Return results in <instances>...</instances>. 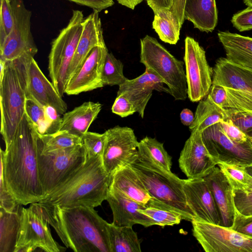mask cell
Returning a JSON list of instances; mask_svg holds the SVG:
<instances>
[{
  "label": "cell",
  "mask_w": 252,
  "mask_h": 252,
  "mask_svg": "<svg viewBox=\"0 0 252 252\" xmlns=\"http://www.w3.org/2000/svg\"><path fill=\"white\" fill-rule=\"evenodd\" d=\"M244 2L248 7H252V0H244Z\"/></svg>",
  "instance_id": "obj_54"
},
{
  "label": "cell",
  "mask_w": 252,
  "mask_h": 252,
  "mask_svg": "<svg viewBox=\"0 0 252 252\" xmlns=\"http://www.w3.org/2000/svg\"><path fill=\"white\" fill-rule=\"evenodd\" d=\"M187 204L193 219L220 225V212L213 194L204 178L183 179Z\"/></svg>",
  "instance_id": "obj_18"
},
{
  "label": "cell",
  "mask_w": 252,
  "mask_h": 252,
  "mask_svg": "<svg viewBox=\"0 0 252 252\" xmlns=\"http://www.w3.org/2000/svg\"><path fill=\"white\" fill-rule=\"evenodd\" d=\"M143 0H117L119 4L132 10Z\"/></svg>",
  "instance_id": "obj_53"
},
{
  "label": "cell",
  "mask_w": 252,
  "mask_h": 252,
  "mask_svg": "<svg viewBox=\"0 0 252 252\" xmlns=\"http://www.w3.org/2000/svg\"><path fill=\"white\" fill-rule=\"evenodd\" d=\"M231 22L240 32L252 30V7H248L234 14Z\"/></svg>",
  "instance_id": "obj_42"
},
{
  "label": "cell",
  "mask_w": 252,
  "mask_h": 252,
  "mask_svg": "<svg viewBox=\"0 0 252 252\" xmlns=\"http://www.w3.org/2000/svg\"><path fill=\"white\" fill-rule=\"evenodd\" d=\"M138 151L137 159L129 165L150 195L168 209L181 214L183 220L191 221L194 215L186 201L183 179L160 166L139 145Z\"/></svg>",
  "instance_id": "obj_4"
},
{
  "label": "cell",
  "mask_w": 252,
  "mask_h": 252,
  "mask_svg": "<svg viewBox=\"0 0 252 252\" xmlns=\"http://www.w3.org/2000/svg\"><path fill=\"white\" fill-rule=\"evenodd\" d=\"M30 206L51 225L66 248L75 252H111L108 222L94 208H60L40 202Z\"/></svg>",
  "instance_id": "obj_2"
},
{
  "label": "cell",
  "mask_w": 252,
  "mask_h": 252,
  "mask_svg": "<svg viewBox=\"0 0 252 252\" xmlns=\"http://www.w3.org/2000/svg\"><path fill=\"white\" fill-rule=\"evenodd\" d=\"M235 209L246 216H252V191L248 193L233 190Z\"/></svg>",
  "instance_id": "obj_41"
},
{
  "label": "cell",
  "mask_w": 252,
  "mask_h": 252,
  "mask_svg": "<svg viewBox=\"0 0 252 252\" xmlns=\"http://www.w3.org/2000/svg\"><path fill=\"white\" fill-rule=\"evenodd\" d=\"M184 19L201 32H212L218 22L216 0H186Z\"/></svg>",
  "instance_id": "obj_28"
},
{
  "label": "cell",
  "mask_w": 252,
  "mask_h": 252,
  "mask_svg": "<svg viewBox=\"0 0 252 252\" xmlns=\"http://www.w3.org/2000/svg\"><path fill=\"white\" fill-rule=\"evenodd\" d=\"M194 117L192 111L188 108L183 109L180 113L181 123L186 126H189L193 123Z\"/></svg>",
  "instance_id": "obj_52"
},
{
  "label": "cell",
  "mask_w": 252,
  "mask_h": 252,
  "mask_svg": "<svg viewBox=\"0 0 252 252\" xmlns=\"http://www.w3.org/2000/svg\"><path fill=\"white\" fill-rule=\"evenodd\" d=\"M99 13L93 10L84 19L82 34L67 71V83L76 73L94 48L106 45Z\"/></svg>",
  "instance_id": "obj_21"
},
{
  "label": "cell",
  "mask_w": 252,
  "mask_h": 252,
  "mask_svg": "<svg viewBox=\"0 0 252 252\" xmlns=\"http://www.w3.org/2000/svg\"><path fill=\"white\" fill-rule=\"evenodd\" d=\"M102 109L99 102H85L63 114L59 131H66L82 138Z\"/></svg>",
  "instance_id": "obj_25"
},
{
  "label": "cell",
  "mask_w": 252,
  "mask_h": 252,
  "mask_svg": "<svg viewBox=\"0 0 252 252\" xmlns=\"http://www.w3.org/2000/svg\"><path fill=\"white\" fill-rule=\"evenodd\" d=\"M138 145L160 166L167 171H171L172 158L165 150L163 143L147 136L139 142Z\"/></svg>",
  "instance_id": "obj_36"
},
{
  "label": "cell",
  "mask_w": 252,
  "mask_h": 252,
  "mask_svg": "<svg viewBox=\"0 0 252 252\" xmlns=\"http://www.w3.org/2000/svg\"><path fill=\"white\" fill-rule=\"evenodd\" d=\"M108 53L106 45L94 48L67 83L65 94L77 95L103 87L102 74Z\"/></svg>",
  "instance_id": "obj_17"
},
{
  "label": "cell",
  "mask_w": 252,
  "mask_h": 252,
  "mask_svg": "<svg viewBox=\"0 0 252 252\" xmlns=\"http://www.w3.org/2000/svg\"><path fill=\"white\" fill-rule=\"evenodd\" d=\"M186 0H172V5L170 8L171 11L177 18L182 27L184 19V9Z\"/></svg>",
  "instance_id": "obj_50"
},
{
  "label": "cell",
  "mask_w": 252,
  "mask_h": 252,
  "mask_svg": "<svg viewBox=\"0 0 252 252\" xmlns=\"http://www.w3.org/2000/svg\"><path fill=\"white\" fill-rule=\"evenodd\" d=\"M81 138L86 157H102L106 139L105 132L100 134L87 131Z\"/></svg>",
  "instance_id": "obj_38"
},
{
  "label": "cell",
  "mask_w": 252,
  "mask_h": 252,
  "mask_svg": "<svg viewBox=\"0 0 252 252\" xmlns=\"http://www.w3.org/2000/svg\"><path fill=\"white\" fill-rule=\"evenodd\" d=\"M202 138L208 152L217 164L223 162L246 168L252 166L251 140L239 143L231 140L224 133L220 123L204 130Z\"/></svg>",
  "instance_id": "obj_13"
},
{
  "label": "cell",
  "mask_w": 252,
  "mask_h": 252,
  "mask_svg": "<svg viewBox=\"0 0 252 252\" xmlns=\"http://www.w3.org/2000/svg\"><path fill=\"white\" fill-rule=\"evenodd\" d=\"M77 4L86 6L93 10L100 12L103 10L113 6L114 2L113 0H67Z\"/></svg>",
  "instance_id": "obj_49"
},
{
  "label": "cell",
  "mask_w": 252,
  "mask_h": 252,
  "mask_svg": "<svg viewBox=\"0 0 252 252\" xmlns=\"http://www.w3.org/2000/svg\"><path fill=\"white\" fill-rule=\"evenodd\" d=\"M38 134L25 113L11 143L0 149V173L8 191L22 205L38 202L45 196L38 176Z\"/></svg>",
  "instance_id": "obj_1"
},
{
  "label": "cell",
  "mask_w": 252,
  "mask_h": 252,
  "mask_svg": "<svg viewBox=\"0 0 252 252\" xmlns=\"http://www.w3.org/2000/svg\"><path fill=\"white\" fill-rule=\"evenodd\" d=\"M232 229L245 235L252 237V216L244 215L235 209Z\"/></svg>",
  "instance_id": "obj_46"
},
{
  "label": "cell",
  "mask_w": 252,
  "mask_h": 252,
  "mask_svg": "<svg viewBox=\"0 0 252 252\" xmlns=\"http://www.w3.org/2000/svg\"><path fill=\"white\" fill-rule=\"evenodd\" d=\"M113 214L112 223L117 226H132L139 224L147 227L156 225L148 216L139 211L146 207L133 201L119 192L110 189L106 200Z\"/></svg>",
  "instance_id": "obj_22"
},
{
  "label": "cell",
  "mask_w": 252,
  "mask_h": 252,
  "mask_svg": "<svg viewBox=\"0 0 252 252\" xmlns=\"http://www.w3.org/2000/svg\"><path fill=\"white\" fill-rule=\"evenodd\" d=\"M109 188L146 207L168 209L150 195L144 183L130 165L124 166L111 175Z\"/></svg>",
  "instance_id": "obj_20"
},
{
  "label": "cell",
  "mask_w": 252,
  "mask_h": 252,
  "mask_svg": "<svg viewBox=\"0 0 252 252\" xmlns=\"http://www.w3.org/2000/svg\"><path fill=\"white\" fill-rule=\"evenodd\" d=\"M49 224L41 214L31 206L22 207L14 252H31L37 249L46 252L65 251L66 249L53 238Z\"/></svg>",
  "instance_id": "obj_10"
},
{
  "label": "cell",
  "mask_w": 252,
  "mask_h": 252,
  "mask_svg": "<svg viewBox=\"0 0 252 252\" xmlns=\"http://www.w3.org/2000/svg\"><path fill=\"white\" fill-rule=\"evenodd\" d=\"M218 36L229 62L252 70V38L229 32H219Z\"/></svg>",
  "instance_id": "obj_27"
},
{
  "label": "cell",
  "mask_w": 252,
  "mask_h": 252,
  "mask_svg": "<svg viewBox=\"0 0 252 252\" xmlns=\"http://www.w3.org/2000/svg\"><path fill=\"white\" fill-rule=\"evenodd\" d=\"M124 64L112 53L108 52L104 63L102 81L103 86H120L127 79L123 72Z\"/></svg>",
  "instance_id": "obj_35"
},
{
  "label": "cell",
  "mask_w": 252,
  "mask_h": 252,
  "mask_svg": "<svg viewBox=\"0 0 252 252\" xmlns=\"http://www.w3.org/2000/svg\"><path fill=\"white\" fill-rule=\"evenodd\" d=\"M44 113L47 125L46 134H53L59 131L62 121L61 114L54 107L50 105L44 106Z\"/></svg>",
  "instance_id": "obj_44"
},
{
  "label": "cell",
  "mask_w": 252,
  "mask_h": 252,
  "mask_svg": "<svg viewBox=\"0 0 252 252\" xmlns=\"http://www.w3.org/2000/svg\"><path fill=\"white\" fill-rule=\"evenodd\" d=\"M39 179L44 197L64 182L85 162L86 154L82 144L47 153L37 147Z\"/></svg>",
  "instance_id": "obj_8"
},
{
  "label": "cell",
  "mask_w": 252,
  "mask_h": 252,
  "mask_svg": "<svg viewBox=\"0 0 252 252\" xmlns=\"http://www.w3.org/2000/svg\"><path fill=\"white\" fill-rule=\"evenodd\" d=\"M111 175L102 157H86L85 163L38 202L58 207H96L106 200Z\"/></svg>",
  "instance_id": "obj_3"
},
{
  "label": "cell",
  "mask_w": 252,
  "mask_h": 252,
  "mask_svg": "<svg viewBox=\"0 0 252 252\" xmlns=\"http://www.w3.org/2000/svg\"><path fill=\"white\" fill-rule=\"evenodd\" d=\"M140 62L163 81L176 100H185L188 86L184 62L178 60L153 37L140 39Z\"/></svg>",
  "instance_id": "obj_6"
},
{
  "label": "cell",
  "mask_w": 252,
  "mask_h": 252,
  "mask_svg": "<svg viewBox=\"0 0 252 252\" xmlns=\"http://www.w3.org/2000/svg\"><path fill=\"white\" fill-rule=\"evenodd\" d=\"M22 205L15 200L8 191L3 176L0 173V207L7 211H13Z\"/></svg>",
  "instance_id": "obj_47"
},
{
  "label": "cell",
  "mask_w": 252,
  "mask_h": 252,
  "mask_svg": "<svg viewBox=\"0 0 252 252\" xmlns=\"http://www.w3.org/2000/svg\"><path fill=\"white\" fill-rule=\"evenodd\" d=\"M153 28L162 41L176 44L180 38L182 28L177 18L170 9H161L154 13Z\"/></svg>",
  "instance_id": "obj_32"
},
{
  "label": "cell",
  "mask_w": 252,
  "mask_h": 252,
  "mask_svg": "<svg viewBox=\"0 0 252 252\" xmlns=\"http://www.w3.org/2000/svg\"><path fill=\"white\" fill-rule=\"evenodd\" d=\"M228 118L246 133L252 130V111L234 114Z\"/></svg>",
  "instance_id": "obj_48"
},
{
  "label": "cell",
  "mask_w": 252,
  "mask_h": 252,
  "mask_svg": "<svg viewBox=\"0 0 252 252\" xmlns=\"http://www.w3.org/2000/svg\"><path fill=\"white\" fill-rule=\"evenodd\" d=\"M217 166L221 170L233 190L248 193L252 191V176L246 167L220 162Z\"/></svg>",
  "instance_id": "obj_34"
},
{
  "label": "cell",
  "mask_w": 252,
  "mask_h": 252,
  "mask_svg": "<svg viewBox=\"0 0 252 252\" xmlns=\"http://www.w3.org/2000/svg\"><path fill=\"white\" fill-rule=\"evenodd\" d=\"M25 66L27 98L33 99L43 107L51 106L61 115L65 113L67 109L66 102L42 72L34 57L26 55Z\"/></svg>",
  "instance_id": "obj_15"
},
{
  "label": "cell",
  "mask_w": 252,
  "mask_h": 252,
  "mask_svg": "<svg viewBox=\"0 0 252 252\" xmlns=\"http://www.w3.org/2000/svg\"><path fill=\"white\" fill-rule=\"evenodd\" d=\"M228 118L225 112L207 95L199 101L193 123L189 126L190 132H202L208 127Z\"/></svg>",
  "instance_id": "obj_30"
},
{
  "label": "cell",
  "mask_w": 252,
  "mask_h": 252,
  "mask_svg": "<svg viewBox=\"0 0 252 252\" xmlns=\"http://www.w3.org/2000/svg\"><path fill=\"white\" fill-rule=\"evenodd\" d=\"M82 11L73 10L66 26L53 39L48 57L49 74L56 90L63 97L67 84V73L83 29Z\"/></svg>",
  "instance_id": "obj_7"
},
{
  "label": "cell",
  "mask_w": 252,
  "mask_h": 252,
  "mask_svg": "<svg viewBox=\"0 0 252 252\" xmlns=\"http://www.w3.org/2000/svg\"><path fill=\"white\" fill-rule=\"evenodd\" d=\"M191 222L192 234L206 252H252V237L221 225L195 219Z\"/></svg>",
  "instance_id": "obj_9"
},
{
  "label": "cell",
  "mask_w": 252,
  "mask_h": 252,
  "mask_svg": "<svg viewBox=\"0 0 252 252\" xmlns=\"http://www.w3.org/2000/svg\"><path fill=\"white\" fill-rule=\"evenodd\" d=\"M25 108V113L38 133L40 134H46L47 125L44 117V107L33 99L26 98Z\"/></svg>",
  "instance_id": "obj_39"
},
{
  "label": "cell",
  "mask_w": 252,
  "mask_h": 252,
  "mask_svg": "<svg viewBox=\"0 0 252 252\" xmlns=\"http://www.w3.org/2000/svg\"><path fill=\"white\" fill-rule=\"evenodd\" d=\"M14 24L11 0H0V46L10 33Z\"/></svg>",
  "instance_id": "obj_40"
},
{
  "label": "cell",
  "mask_w": 252,
  "mask_h": 252,
  "mask_svg": "<svg viewBox=\"0 0 252 252\" xmlns=\"http://www.w3.org/2000/svg\"><path fill=\"white\" fill-rule=\"evenodd\" d=\"M155 72L146 68L141 75L133 79H127L119 86L117 95L123 94L133 104L136 112L144 118L146 107L151 98L153 91L165 92L170 94L168 88Z\"/></svg>",
  "instance_id": "obj_19"
},
{
  "label": "cell",
  "mask_w": 252,
  "mask_h": 252,
  "mask_svg": "<svg viewBox=\"0 0 252 252\" xmlns=\"http://www.w3.org/2000/svg\"><path fill=\"white\" fill-rule=\"evenodd\" d=\"M248 172L252 176V166L246 168Z\"/></svg>",
  "instance_id": "obj_55"
},
{
  "label": "cell",
  "mask_w": 252,
  "mask_h": 252,
  "mask_svg": "<svg viewBox=\"0 0 252 252\" xmlns=\"http://www.w3.org/2000/svg\"><path fill=\"white\" fill-rule=\"evenodd\" d=\"M82 144V138L66 131L49 134H38L37 147L41 153H47Z\"/></svg>",
  "instance_id": "obj_33"
},
{
  "label": "cell",
  "mask_w": 252,
  "mask_h": 252,
  "mask_svg": "<svg viewBox=\"0 0 252 252\" xmlns=\"http://www.w3.org/2000/svg\"><path fill=\"white\" fill-rule=\"evenodd\" d=\"M139 211L148 216L156 225L162 227L179 224L183 218L181 214L172 210L155 207H146Z\"/></svg>",
  "instance_id": "obj_37"
},
{
  "label": "cell",
  "mask_w": 252,
  "mask_h": 252,
  "mask_svg": "<svg viewBox=\"0 0 252 252\" xmlns=\"http://www.w3.org/2000/svg\"><path fill=\"white\" fill-rule=\"evenodd\" d=\"M185 47L188 96L191 101L198 102L209 92L212 85L213 68L207 62L205 51L194 38L186 37Z\"/></svg>",
  "instance_id": "obj_12"
},
{
  "label": "cell",
  "mask_w": 252,
  "mask_h": 252,
  "mask_svg": "<svg viewBox=\"0 0 252 252\" xmlns=\"http://www.w3.org/2000/svg\"><path fill=\"white\" fill-rule=\"evenodd\" d=\"M111 252H141V244L132 226H117L108 223Z\"/></svg>",
  "instance_id": "obj_31"
},
{
  "label": "cell",
  "mask_w": 252,
  "mask_h": 252,
  "mask_svg": "<svg viewBox=\"0 0 252 252\" xmlns=\"http://www.w3.org/2000/svg\"><path fill=\"white\" fill-rule=\"evenodd\" d=\"M220 123L224 133L231 140L239 143H244L250 140L247 134L235 125L230 118H228Z\"/></svg>",
  "instance_id": "obj_43"
},
{
  "label": "cell",
  "mask_w": 252,
  "mask_h": 252,
  "mask_svg": "<svg viewBox=\"0 0 252 252\" xmlns=\"http://www.w3.org/2000/svg\"><path fill=\"white\" fill-rule=\"evenodd\" d=\"M22 206L13 211L0 207V252H14L21 224Z\"/></svg>",
  "instance_id": "obj_29"
},
{
  "label": "cell",
  "mask_w": 252,
  "mask_h": 252,
  "mask_svg": "<svg viewBox=\"0 0 252 252\" xmlns=\"http://www.w3.org/2000/svg\"><path fill=\"white\" fill-rule=\"evenodd\" d=\"M14 24L3 45L0 46V60L5 62L17 59L24 55L34 57L38 49L31 31L32 11L23 0H11Z\"/></svg>",
  "instance_id": "obj_11"
},
{
  "label": "cell",
  "mask_w": 252,
  "mask_h": 252,
  "mask_svg": "<svg viewBox=\"0 0 252 252\" xmlns=\"http://www.w3.org/2000/svg\"><path fill=\"white\" fill-rule=\"evenodd\" d=\"M26 55L6 62L3 75L0 78V131L5 146L12 141L25 114Z\"/></svg>",
  "instance_id": "obj_5"
},
{
  "label": "cell",
  "mask_w": 252,
  "mask_h": 252,
  "mask_svg": "<svg viewBox=\"0 0 252 252\" xmlns=\"http://www.w3.org/2000/svg\"><path fill=\"white\" fill-rule=\"evenodd\" d=\"M147 4L153 10L154 13L159 10L170 9L172 0H146Z\"/></svg>",
  "instance_id": "obj_51"
},
{
  "label": "cell",
  "mask_w": 252,
  "mask_h": 252,
  "mask_svg": "<svg viewBox=\"0 0 252 252\" xmlns=\"http://www.w3.org/2000/svg\"><path fill=\"white\" fill-rule=\"evenodd\" d=\"M179 167L188 179L204 178L217 163L206 149L198 130L191 132L178 159Z\"/></svg>",
  "instance_id": "obj_16"
},
{
  "label": "cell",
  "mask_w": 252,
  "mask_h": 252,
  "mask_svg": "<svg viewBox=\"0 0 252 252\" xmlns=\"http://www.w3.org/2000/svg\"><path fill=\"white\" fill-rule=\"evenodd\" d=\"M112 113L125 118L136 112L131 102L123 94L117 95L112 106Z\"/></svg>",
  "instance_id": "obj_45"
},
{
  "label": "cell",
  "mask_w": 252,
  "mask_h": 252,
  "mask_svg": "<svg viewBox=\"0 0 252 252\" xmlns=\"http://www.w3.org/2000/svg\"><path fill=\"white\" fill-rule=\"evenodd\" d=\"M204 179L218 208L221 219L220 225L230 227L233 223L235 214L233 190L231 186L218 166Z\"/></svg>",
  "instance_id": "obj_23"
},
{
  "label": "cell",
  "mask_w": 252,
  "mask_h": 252,
  "mask_svg": "<svg viewBox=\"0 0 252 252\" xmlns=\"http://www.w3.org/2000/svg\"><path fill=\"white\" fill-rule=\"evenodd\" d=\"M212 84L252 94V70L235 64L226 58L220 57L213 68Z\"/></svg>",
  "instance_id": "obj_24"
},
{
  "label": "cell",
  "mask_w": 252,
  "mask_h": 252,
  "mask_svg": "<svg viewBox=\"0 0 252 252\" xmlns=\"http://www.w3.org/2000/svg\"><path fill=\"white\" fill-rule=\"evenodd\" d=\"M104 132L106 139L102 160L106 171L111 175L137 159L139 142L133 129L127 126H117Z\"/></svg>",
  "instance_id": "obj_14"
},
{
  "label": "cell",
  "mask_w": 252,
  "mask_h": 252,
  "mask_svg": "<svg viewBox=\"0 0 252 252\" xmlns=\"http://www.w3.org/2000/svg\"><path fill=\"white\" fill-rule=\"evenodd\" d=\"M207 95L225 112L228 118L234 114L252 111V94L212 84Z\"/></svg>",
  "instance_id": "obj_26"
}]
</instances>
